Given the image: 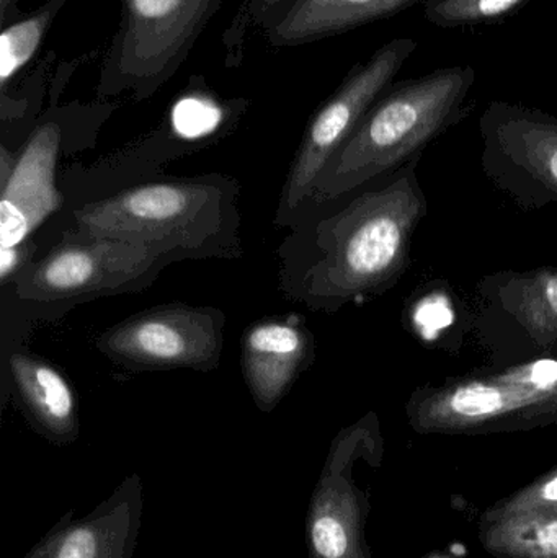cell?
I'll use <instances>...</instances> for the list:
<instances>
[{"instance_id": "7402d4cb", "label": "cell", "mask_w": 557, "mask_h": 558, "mask_svg": "<svg viewBox=\"0 0 557 558\" xmlns=\"http://www.w3.org/2000/svg\"><path fill=\"white\" fill-rule=\"evenodd\" d=\"M538 539L546 553L557 557V521L549 523L548 526L540 533Z\"/></svg>"}, {"instance_id": "2e32d148", "label": "cell", "mask_w": 557, "mask_h": 558, "mask_svg": "<svg viewBox=\"0 0 557 558\" xmlns=\"http://www.w3.org/2000/svg\"><path fill=\"white\" fill-rule=\"evenodd\" d=\"M425 0H296L271 32L277 45H298L388 19Z\"/></svg>"}, {"instance_id": "e0dca14e", "label": "cell", "mask_w": 557, "mask_h": 558, "mask_svg": "<svg viewBox=\"0 0 557 558\" xmlns=\"http://www.w3.org/2000/svg\"><path fill=\"white\" fill-rule=\"evenodd\" d=\"M532 0H425V19L440 28L486 25L519 12Z\"/></svg>"}, {"instance_id": "5bb4252c", "label": "cell", "mask_w": 557, "mask_h": 558, "mask_svg": "<svg viewBox=\"0 0 557 558\" xmlns=\"http://www.w3.org/2000/svg\"><path fill=\"white\" fill-rule=\"evenodd\" d=\"M9 364L20 402L36 432L56 445L75 441L77 402L68 379L32 354H10Z\"/></svg>"}, {"instance_id": "277c9868", "label": "cell", "mask_w": 557, "mask_h": 558, "mask_svg": "<svg viewBox=\"0 0 557 558\" xmlns=\"http://www.w3.org/2000/svg\"><path fill=\"white\" fill-rule=\"evenodd\" d=\"M408 413L412 425L424 432H480L556 422V348L502 369H481L417 387Z\"/></svg>"}, {"instance_id": "8992f818", "label": "cell", "mask_w": 557, "mask_h": 558, "mask_svg": "<svg viewBox=\"0 0 557 558\" xmlns=\"http://www.w3.org/2000/svg\"><path fill=\"white\" fill-rule=\"evenodd\" d=\"M417 46L414 38H392L368 61L355 65L336 94L314 114L288 172L277 211L278 226H293L298 221L327 163L395 82Z\"/></svg>"}, {"instance_id": "9c48e42d", "label": "cell", "mask_w": 557, "mask_h": 558, "mask_svg": "<svg viewBox=\"0 0 557 558\" xmlns=\"http://www.w3.org/2000/svg\"><path fill=\"white\" fill-rule=\"evenodd\" d=\"M219 0H124L111 56L121 85L153 88L172 74Z\"/></svg>"}, {"instance_id": "d4e9b609", "label": "cell", "mask_w": 557, "mask_h": 558, "mask_svg": "<svg viewBox=\"0 0 557 558\" xmlns=\"http://www.w3.org/2000/svg\"><path fill=\"white\" fill-rule=\"evenodd\" d=\"M12 2V0H0V5H2V12H5L7 5Z\"/></svg>"}, {"instance_id": "ffe728a7", "label": "cell", "mask_w": 557, "mask_h": 558, "mask_svg": "<svg viewBox=\"0 0 557 558\" xmlns=\"http://www.w3.org/2000/svg\"><path fill=\"white\" fill-rule=\"evenodd\" d=\"M412 327L424 337L434 340L435 333L455 322V308L450 295L432 292L422 295L414 308H411Z\"/></svg>"}, {"instance_id": "ba28073f", "label": "cell", "mask_w": 557, "mask_h": 558, "mask_svg": "<svg viewBox=\"0 0 557 558\" xmlns=\"http://www.w3.org/2000/svg\"><path fill=\"white\" fill-rule=\"evenodd\" d=\"M111 361L137 371L216 369L225 348V315L213 307L167 305L120 322L98 337Z\"/></svg>"}, {"instance_id": "5b68a950", "label": "cell", "mask_w": 557, "mask_h": 558, "mask_svg": "<svg viewBox=\"0 0 557 558\" xmlns=\"http://www.w3.org/2000/svg\"><path fill=\"white\" fill-rule=\"evenodd\" d=\"M172 262L150 245L65 232L61 244L41 260L29 262L12 282L16 298L26 304H74L143 291Z\"/></svg>"}, {"instance_id": "30bf717a", "label": "cell", "mask_w": 557, "mask_h": 558, "mask_svg": "<svg viewBox=\"0 0 557 558\" xmlns=\"http://www.w3.org/2000/svg\"><path fill=\"white\" fill-rule=\"evenodd\" d=\"M143 511V481L133 474L85 517L69 511L22 558H133Z\"/></svg>"}, {"instance_id": "d6986e66", "label": "cell", "mask_w": 557, "mask_h": 558, "mask_svg": "<svg viewBox=\"0 0 557 558\" xmlns=\"http://www.w3.org/2000/svg\"><path fill=\"white\" fill-rule=\"evenodd\" d=\"M221 121V107L202 95L182 98L172 110L173 130L185 140L208 136L218 130Z\"/></svg>"}, {"instance_id": "3957f363", "label": "cell", "mask_w": 557, "mask_h": 558, "mask_svg": "<svg viewBox=\"0 0 557 558\" xmlns=\"http://www.w3.org/2000/svg\"><path fill=\"white\" fill-rule=\"evenodd\" d=\"M71 234L136 242L182 258H234L238 186L222 175L147 183L74 213Z\"/></svg>"}, {"instance_id": "7c38bea8", "label": "cell", "mask_w": 557, "mask_h": 558, "mask_svg": "<svg viewBox=\"0 0 557 558\" xmlns=\"http://www.w3.org/2000/svg\"><path fill=\"white\" fill-rule=\"evenodd\" d=\"M301 318L262 320L244 331L242 369L262 412H274L314 360L313 337Z\"/></svg>"}, {"instance_id": "44dd1931", "label": "cell", "mask_w": 557, "mask_h": 558, "mask_svg": "<svg viewBox=\"0 0 557 558\" xmlns=\"http://www.w3.org/2000/svg\"><path fill=\"white\" fill-rule=\"evenodd\" d=\"M29 244L16 245V247H0V279L2 284L13 281V278L29 264Z\"/></svg>"}, {"instance_id": "603a6c76", "label": "cell", "mask_w": 557, "mask_h": 558, "mask_svg": "<svg viewBox=\"0 0 557 558\" xmlns=\"http://www.w3.org/2000/svg\"><path fill=\"white\" fill-rule=\"evenodd\" d=\"M543 495H545V498H548V500H557V478H555V481H552L549 482L548 485H546Z\"/></svg>"}, {"instance_id": "6da1fadb", "label": "cell", "mask_w": 557, "mask_h": 558, "mask_svg": "<svg viewBox=\"0 0 557 558\" xmlns=\"http://www.w3.org/2000/svg\"><path fill=\"white\" fill-rule=\"evenodd\" d=\"M422 156L342 202L311 208L278 248L287 298L313 311L336 312L385 294L404 277L428 202L419 182ZM317 206V205H316Z\"/></svg>"}, {"instance_id": "9a60e30c", "label": "cell", "mask_w": 557, "mask_h": 558, "mask_svg": "<svg viewBox=\"0 0 557 558\" xmlns=\"http://www.w3.org/2000/svg\"><path fill=\"white\" fill-rule=\"evenodd\" d=\"M481 294L512 317L536 347L545 351L557 344V268L502 271L481 282Z\"/></svg>"}, {"instance_id": "8fae6325", "label": "cell", "mask_w": 557, "mask_h": 558, "mask_svg": "<svg viewBox=\"0 0 557 558\" xmlns=\"http://www.w3.org/2000/svg\"><path fill=\"white\" fill-rule=\"evenodd\" d=\"M59 147L61 128L41 124L16 156L10 175L0 182V247L25 244L61 206L55 182Z\"/></svg>"}, {"instance_id": "4fadbf2b", "label": "cell", "mask_w": 557, "mask_h": 558, "mask_svg": "<svg viewBox=\"0 0 557 558\" xmlns=\"http://www.w3.org/2000/svg\"><path fill=\"white\" fill-rule=\"evenodd\" d=\"M346 445L336 448L311 497L306 514L310 558H362L359 546V500L347 475Z\"/></svg>"}, {"instance_id": "cb8c5ba5", "label": "cell", "mask_w": 557, "mask_h": 558, "mask_svg": "<svg viewBox=\"0 0 557 558\" xmlns=\"http://www.w3.org/2000/svg\"><path fill=\"white\" fill-rule=\"evenodd\" d=\"M281 2H284V0H261V5L262 9L267 10L280 5Z\"/></svg>"}, {"instance_id": "ac0fdd59", "label": "cell", "mask_w": 557, "mask_h": 558, "mask_svg": "<svg viewBox=\"0 0 557 558\" xmlns=\"http://www.w3.org/2000/svg\"><path fill=\"white\" fill-rule=\"evenodd\" d=\"M52 10L45 9L35 16L13 23L0 35V82L5 85L38 51Z\"/></svg>"}, {"instance_id": "7a4b0ae2", "label": "cell", "mask_w": 557, "mask_h": 558, "mask_svg": "<svg viewBox=\"0 0 557 558\" xmlns=\"http://www.w3.org/2000/svg\"><path fill=\"white\" fill-rule=\"evenodd\" d=\"M476 78L473 65H451L392 82L327 163L304 209L343 198L424 156L467 118Z\"/></svg>"}, {"instance_id": "52a82bcc", "label": "cell", "mask_w": 557, "mask_h": 558, "mask_svg": "<svg viewBox=\"0 0 557 558\" xmlns=\"http://www.w3.org/2000/svg\"><path fill=\"white\" fill-rule=\"evenodd\" d=\"M487 180L522 209L557 205V117L494 100L480 118Z\"/></svg>"}]
</instances>
